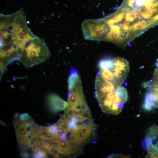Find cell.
I'll use <instances>...</instances> for the list:
<instances>
[{"mask_svg": "<svg viewBox=\"0 0 158 158\" xmlns=\"http://www.w3.org/2000/svg\"><path fill=\"white\" fill-rule=\"evenodd\" d=\"M50 55L44 40L35 36L26 44L19 61L25 67L30 68L46 61Z\"/></svg>", "mask_w": 158, "mask_h": 158, "instance_id": "3957f363", "label": "cell"}, {"mask_svg": "<svg viewBox=\"0 0 158 158\" xmlns=\"http://www.w3.org/2000/svg\"><path fill=\"white\" fill-rule=\"evenodd\" d=\"M112 59H104L101 60L98 64L100 69H111L113 66Z\"/></svg>", "mask_w": 158, "mask_h": 158, "instance_id": "8fae6325", "label": "cell"}, {"mask_svg": "<svg viewBox=\"0 0 158 158\" xmlns=\"http://www.w3.org/2000/svg\"><path fill=\"white\" fill-rule=\"evenodd\" d=\"M95 85L96 98L119 87L114 83L104 79L98 73L95 78Z\"/></svg>", "mask_w": 158, "mask_h": 158, "instance_id": "ba28073f", "label": "cell"}, {"mask_svg": "<svg viewBox=\"0 0 158 158\" xmlns=\"http://www.w3.org/2000/svg\"><path fill=\"white\" fill-rule=\"evenodd\" d=\"M97 73L104 79L114 83L118 87L120 86L118 85L114 74L111 69H100Z\"/></svg>", "mask_w": 158, "mask_h": 158, "instance_id": "30bf717a", "label": "cell"}, {"mask_svg": "<svg viewBox=\"0 0 158 158\" xmlns=\"http://www.w3.org/2000/svg\"><path fill=\"white\" fill-rule=\"evenodd\" d=\"M142 146L151 157H158V125L153 124L147 129Z\"/></svg>", "mask_w": 158, "mask_h": 158, "instance_id": "5b68a950", "label": "cell"}, {"mask_svg": "<svg viewBox=\"0 0 158 158\" xmlns=\"http://www.w3.org/2000/svg\"><path fill=\"white\" fill-rule=\"evenodd\" d=\"M128 98L126 89L123 87L110 91L97 97L99 104L104 113L117 115L121 111Z\"/></svg>", "mask_w": 158, "mask_h": 158, "instance_id": "277c9868", "label": "cell"}, {"mask_svg": "<svg viewBox=\"0 0 158 158\" xmlns=\"http://www.w3.org/2000/svg\"><path fill=\"white\" fill-rule=\"evenodd\" d=\"M47 141L59 153L64 155L78 154L82 150V146L72 142L68 140H53Z\"/></svg>", "mask_w": 158, "mask_h": 158, "instance_id": "52a82bcc", "label": "cell"}, {"mask_svg": "<svg viewBox=\"0 0 158 158\" xmlns=\"http://www.w3.org/2000/svg\"><path fill=\"white\" fill-rule=\"evenodd\" d=\"M112 60L113 65L111 70L120 87L129 73V63L125 59L120 57L115 58Z\"/></svg>", "mask_w": 158, "mask_h": 158, "instance_id": "8992f818", "label": "cell"}, {"mask_svg": "<svg viewBox=\"0 0 158 158\" xmlns=\"http://www.w3.org/2000/svg\"><path fill=\"white\" fill-rule=\"evenodd\" d=\"M104 41L123 47L158 24V0H124L114 13L101 19Z\"/></svg>", "mask_w": 158, "mask_h": 158, "instance_id": "6da1fadb", "label": "cell"}, {"mask_svg": "<svg viewBox=\"0 0 158 158\" xmlns=\"http://www.w3.org/2000/svg\"><path fill=\"white\" fill-rule=\"evenodd\" d=\"M0 50L13 53L20 58L27 43L35 36L28 27L21 9L9 15L0 14Z\"/></svg>", "mask_w": 158, "mask_h": 158, "instance_id": "7a4b0ae2", "label": "cell"}, {"mask_svg": "<svg viewBox=\"0 0 158 158\" xmlns=\"http://www.w3.org/2000/svg\"><path fill=\"white\" fill-rule=\"evenodd\" d=\"M47 101L51 110L54 112L64 110L67 107V102L55 94L49 95Z\"/></svg>", "mask_w": 158, "mask_h": 158, "instance_id": "9c48e42d", "label": "cell"}]
</instances>
